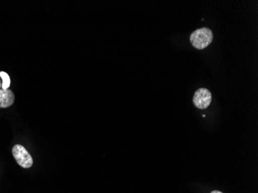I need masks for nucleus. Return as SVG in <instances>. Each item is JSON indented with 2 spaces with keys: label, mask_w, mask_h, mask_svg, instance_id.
<instances>
[{
  "label": "nucleus",
  "mask_w": 258,
  "mask_h": 193,
  "mask_svg": "<svg viewBox=\"0 0 258 193\" xmlns=\"http://www.w3.org/2000/svg\"><path fill=\"white\" fill-rule=\"evenodd\" d=\"M213 32L207 27L198 29L190 36L192 45L198 50H203L208 47L213 41Z\"/></svg>",
  "instance_id": "1"
},
{
  "label": "nucleus",
  "mask_w": 258,
  "mask_h": 193,
  "mask_svg": "<svg viewBox=\"0 0 258 193\" xmlns=\"http://www.w3.org/2000/svg\"><path fill=\"white\" fill-rule=\"evenodd\" d=\"M13 155L17 164L24 168H31L34 160L23 145H16L12 149Z\"/></svg>",
  "instance_id": "2"
},
{
  "label": "nucleus",
  "mask_w": 258,
  "mask_h": 193,
  "mask_svg": "<svg viewBox=\"0 0 258 193\" xmlns=\"http://www.w3.org/2000/svg\"><path fill=\"white\" fill-rule=\"evenodd\" d=\"M212 102V94L207 88H200L195 92L193 96V104L199 109H206Z\"/></svg>",
  "instance_id": "3"
},
{
  "label": "nucleus",
  "mask_w": 258,
  "mask_h": 193,
  "mask_svg": "<svg viewBox=\"0 0 258 193\" xmlns=\"http://www.w3.org/2000/svg\"><path fill=\"white\" fill-rule=\"evenodd\" d=\"M15 101V95L10 89H0V109H7L12 106Z\"/></svg>",
  "instance_id": "4"
},
{
  "label": "nucleus",
  "mask_w": 258,
  "mask_h": 193,
  "mask_svg": "<svg viewBox=\"0 0 258 193\" xmlns=\"http://www.w3.org/2000/svg\"><path fill=\"white\" fill-rule=\"evenodd\" d=\"M0 78L2 79V89H4V90L9 89L11 82H10V77L8 73L4 71L0 72Z\"/></svg>",
  "instance_id": "5"
},
{
  "label": "nucleus",
  "mask_w": 258,
  "mask_h": 193,
  "mask_svg": "<svg viewBox=\"0 0 258 193\" xmlns=\"http://www.w3.org/2000/svg\"><path fill=\"white\" fill-rule=\"evenodd\" d=\"M210 193H223L222 191H218V190H214V191H212Z\"/></svg>",
  "instance_id": "6"
},
{
  "label": "nucleus",
  "mask_w": 258,
  "mask_h": 193,
  "mask_svg": "<svg viewBox=\"0 0 258 193\" xmlns=\"http://www.w3.org/2000/svg\"><path fill=\"white\" fill-rule=\"evenodd\" d=\"M3 82L2 80H0V89H2Z\"/></svg>",
  "instance_id": "7"
}]
</instances>
